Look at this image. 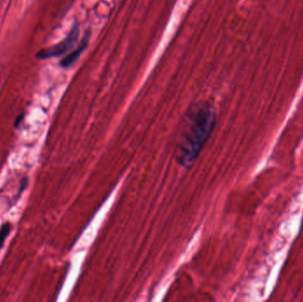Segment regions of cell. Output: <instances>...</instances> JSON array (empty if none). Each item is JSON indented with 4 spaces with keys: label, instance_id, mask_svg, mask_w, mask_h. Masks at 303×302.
Listing matches in <instances>:
<instances>
[{
    "label": "cell",
    "instance_id": "cell-1",
    "mask_svg": "<svg viewBox=\"0 0 303 302\" xmlns=\"http://www.w3.org/2000/svg\"><path fill=\"white\" fill-rule=\"evenodd\" d=\"M216 124V111L208 102H199L189 109L176 144V159L184 167L197 160Z\"/></svg>",
    "mask_w": 303,
    "mask_h": 302
},
{
    "label": "cell",
    "instance_id": "cell-2",
    "mask_svg": "<svg viewBox=\"0 0 303 302\" xmlns=\"http://www.w3.org/2000/svg\"><path fill=\"white\" fill-rule=\"evenodd\" d=\"M79 36V26L78 24H74V27L67 34L65 39L60 42L59 44H55L54 46L42 49L37 54V59L45 60L50 58L60 57L61 55L66 54L67 51L71 50L74 47V44L77 43Z\"/></svg>",
    "mask_w": 303,
    "mask_h": 302
},
{
    "label": "cell",
    "instance_id": "cell-3",
    "mask_svg": "<svg viewBox=\"0 0 303 302\" xmlns=\"http://www.w3.org/2000/svg\"><path fill=\"white\" fill-rule=\"evenodd\" d=\"M89 35H85L83 40H82L81 44L78 45V47L75 50L73 51L72 53L67 55L66 57L61 61V66L62 67H69L73 65V64L78 61V58L80 57L84 51L86 49L88 46V43H89Z\"/></svg>",
    "mask_w": 303,
    "mask_h": 302
},
{
    "label": "cell",
    "instance_id": "cell-4",
    "mask_svg": "<svg viewBox=\"0 0 303 302\" xmlns=\"http://www.w3.org/2000/svg\"><path fill=\"white\" fill-rule=\"evenodd\" d=\"M12 229L13 224L10 222H4L3 224L0 226V251L3 248L5 241L7 240L8 236L10 235Z\"/></svg>",
    "mask_w": 303,
    "mask_h": 302
},
{
    "label": "cell",
    "instance_id": "cell-5",
    "mask_svg": "<svg viewBox=\"0 0 303 302\" xmlns=\"http://www.w3.org/2000/svg\"><path fill=\"white\" fill-rule=\"evenodd\" d=\"M28 186H29V178L24 177V178L20 180V188H19V191H18V193H17L16 195V200L21 197V195H22L24 191H26Z\"/></svg>",
    "mask_w": 303,
    "mask_h": 302
},
{
    "label": "cell",
    "instance_id": "cell-6",
    "mask_svg": "<svg viewBox=\"0 0 303 302\" xmlns=\"http://www.w3.org/2000/svg\"><path fill=\"white\" fill-rule=\"evenodd\" d=\"M24 116H25V114H21L15 119L14 123V127L15 128V129H19V128L20 127V125L23 122Z\"/></svg>",
    "mask_w": 303,
    "mask_h": 302
}]
</instances>
